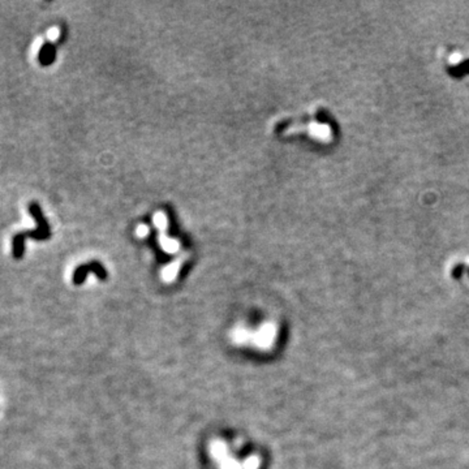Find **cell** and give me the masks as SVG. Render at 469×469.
Here are the masks:
<instances>
[{
	"label": "cell",
	"mask_w": 469,
	"mask_h": 469,
	"mask_svg": "<svg viewBox=\"0 0 469 469\" xmlns=\"http://www.w3.org/2000/svg\"><path fill=\"white\" fill-rule=\"evenodd\" d=\"M29 214L35 219L38 227L33 231H24L18 232L13 236L12 239V255L15 259H21L25 254V240L26 237H32L34 240H46L50 237V227L47 224V220L45 219V215L42 213L41 206L37 202H30L28 206Z\"/></svg>",
	"instance_id": "1"
},
{
	"label": "cell",
	"mask_w": 469,
	"mask_h": 469,
	"mask_svg": "<svg viewBox=\"0 0 469 469\" xmlns=\"http://www.w3.org/2000/svg\"><path fill=\"white\" fill-rule=\"evenodd\" d=\"M38 60L43 67H47L54 63L55 46L51 42H46L45 45H42L39 52H38Z\"/></svg>",
	"instance_id": "2"
},
{
	"label": "cell",
	"mask_w": 469,
	"mask_h": 469,
	"mask_svg": "<svg viewBox=\"0 0 469 469\" xmlns=\"http://www.w3.org/2000/svg\"><path fill=\"white\" fill-rule=\"evenodd\" d=\"M161 245L162 248H163L166 251H168V253H175V251H179V248H180V244H179L177 240L166 237L165 234H162L161 236Z\"/></svg>",
	"instance_id": "3"
},
{
	"label": "cell",
	"mask_w": 469,
	"mask_h": 469,
	"mask_svg": "<svg viewBox=\"0 0 469 469\" xmlns=\"http://www.w3.org/2000/svg\"><path fill=\"white\" fill-rule=\"evenodd\" d=\"M154 224H155L159 230L165 231L167 224H168V220H167V217L165 215L163 211H158L155 215H154Z\"/></svg>",
	"instance_id": "4"
},
{
	"label": "cell",
	"mask_w": 469,
	"mask_h": 469,
	"mask_svg": "<svg viewBox=\"0 0 469 469\" xmlns=\"http://www.w3.org/2000/svg\"><path fill=\"white\" fill-rule=\"evenodd\" d=\"M136 234L138 236V237H145V236H148V234H149V227L145 226V224H140V226L137 227Z\"/></svg>",
	"instance_id": "5"
}]
</instances>
